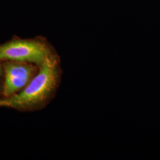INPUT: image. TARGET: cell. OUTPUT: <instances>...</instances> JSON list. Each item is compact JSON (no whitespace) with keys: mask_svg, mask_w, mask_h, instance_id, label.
Here are the masks:
<instances>
[{"mask_svg":"<svg viewBox=\"0 0 160 160\" xmlns=\"http://www.w3.org/2000/svg\"><path fill=\"white\" fill-rule=\"evenodd\" d=\"M4 67L5 71L4 94L6 97H10L26 86L34 72L32 65L21 62H6Z\"/></svg>","mask_w":160,"mask_h":160,"instance_id":"3","label":"cell"},{"mask_svg":"<svg viewBox=\"0 0 160 160\" xmlns=\"http://www.w3.org/2000/svg\"><path fill=\"white\" fill-rule=\"evenodd\" d=\"M1 66H0V74H1Z\"/></svg>","mask_w":160,"mask_h":160,"instance_id":"4","label":"cell"},{"mask_svg":"<svg viewBox=\"0 0 160 160\" xmlns=\"http://www.w3.org/2000/svg\"><path fill=\"white\" fill-rule=\"evenodd\" d=\"M52 53L45 43L38 40H13L0 45V60L33 62L40 66Z\"/></svg>","mask_w":160,"mask_h":160,"instance_id":"2","label":"cell"},{"mask_svg":"<svg viewBox=\"0 0 160 160\" xmlns=\"http://www.w3.org/2000/svg\"><path fill=\"white\" fill-rule=\"evenodd\" d=\"M60 72L59 59L52 53L40 65L39 73L23 92L0 100V106L25 109L45 103L57 87Z\"/></svg>","mask_w":160,"mask_h":160,"instance_id":"1","label":"cell"}]
</instances>
